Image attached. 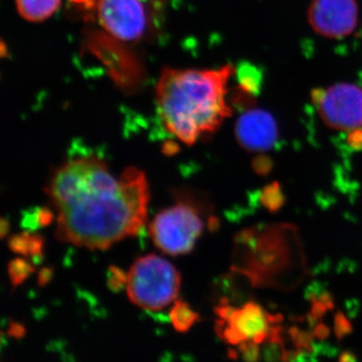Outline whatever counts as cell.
<instances>
[{"label":"cell","instance_id":"cell-1","mask_svg":"<svg viewBox=\"0 0 362 362\" xmlns=\"http://www.w3.org/2000/svg\"><path fill=\"white\" fill-rule=\"evenodd\" d=\"M47 194L57 211L58 240L89 250L137 235L150 197L143 171L128 168L115 175L96 156L66 161L49 180Z\"/></svg>","mask_w":362,"mask_h":362},{"label":"cell","instance_id":"cell-10","mask_svg":"<svg viewBox=\"0 0 362 362\" xmlns=\"http://www.w3.org/2000/svg\"><path fill=\"white\" fill-rule=\"evenodd\" d=\"M21 18L30 23H40L51 18L61 6V0H16Z\"/></svg>","mask_w":362,"mask_h":362},{"label":"cell","instance_id":"cell-8","mask_svg":"<svg viewBox=\"0 0 362 362\" xmlns=\"http://www.w3.org/2000/svg\"><path fill=\"white\" fill-rule=\"evenodd\" d=\"M357 18L356 0H313L308 9L312 28L330 39H341L354 33Z\"/></svg>","mask_w":362,"mask_h":362},{"label":"cell","instance_id":"cell-4","mask_svg":"<svg viewBox=\"0 0 362 362\" xmlns=\"http://www.w3.org/2000/svg\"><path fill=\"white\" fill-rule=\"evenodd\" d=\"M180 274L168 259L150 254L136 259L126 275V291L133 304L159 311L180 294Z\"/></svg>","mask_w":362,"mask_h":362},{"label":"cell","instance_id":"cell-3","mask_svg":"<svg viewBox=\"0 0 362 362\" xmlns=\"http://www.w3.org/2000/svg\"><path fill=\"white\" fill-rule=\"evenodd\" d=\"M216 332L228 344L237 347L247 362L258 359L259 346L280 341L281 317L269 313L261 305L247 302L240 307L220 305L216 309Z\"/></svg>","mask_w":362,"mask_h":362},{"label":"cell","instance_id":"cell-18","mask_svg":"<svg viewBox=\"0 0 362 362\" xmlns=\"http://www.w3.org/2000/svg\"><path fill=\"white\" fill-rule=\"evenodd\" d=\"M70 1L85 11H93L97 7L98 0H70Z\"/></svg>","mask_w":362,"mask_h":362},{"label":"cell","instance_id":"cell-5","mask_svg":"<svg viewBox=\"0 0 362 362\" xmlns=\"http://www.w3.org/2000/svg\"><path fill=\"white\" fill-rule=\"evenodd\" d=\"M204 228L201 209L192 202H178L156 214L150 223L149 233L162 252L180 256L194 249Z\"/></svg>","mask_w":362,"mask_h":362},{"label":"cell","instance_id":"cell-7","mask_svg":"<svg viewBox=\"0 0 362 362\" xmlns=\"http://www.w3.org/2000/svg\"><path fill=\"white\" fill-rule=\"evenodd\" d=\"M96 11L104 30L115 39L133 42L144 35L146 11L140 0H98Z\"/></svg>","mask_w":362,"mask_h":362},{"label":"cell","instance_id":"cell-17","mask_svg":"<svg viewBox=\"0 0 362 362\" xmlns=\"http://www.w3.org/2000/svg\"><path fill=\"white\" fill-rule=\"evenodd\" d=\"M272 162L266 156H259L256 159V162H255V169L259 173H263V175H265V173L270 170Z\"/></svg>","mask_w":362,"mask_h":362},{"label":"cell","instance_id":"cell-6","mask_svg":"<svg viewBox=\"0 0 362 362\" xmlns=\"http://www.w3.org/2000/svg\"><path fill=\"white\" fill-rule=\"evenodd\" d=\"M312 101L331 129L350 132L362 127V89L358 86L339 83L316 89Z\"/></svg>","mask_w":362,"mask_h":362},{"label":"cell","instance_id":"cell-14","mask_svg":"<svg viewBox=\"0 0 362 362\" xmlns=\"http://www.w3.org/2000/svg\"><path fill=\"white\" fill-rule=\"evenodd\" d=\"M261 202L269 211H275L280 209L284 202L280 185L273 183L264 188L261 194Z\"/></svg>","mask_w":362,"mask_h":362},{"label":"cell","instance_id":"cell-16","mask_svg":"<svg viewBox=\"0 0 362 362\" xmlns=\"http://www.w3.org/2000/svg\"><path fill=\"white\" fill-rule=\"evenodd\" d=\"M347 142L354 148L362 149V128L350 131Z\"/></svg>","mask_w":362,"mask_h":362},{"label":"cell","instance_id":"cell-11","mask_svg":"<svg viewBox=\"0 0 362 362\" xmlns=\"http://www.w3.org/2000/svg\"><path fill=\"white\" fill-rule=\"evenodd\" d=\"M235 71L240 92L247 97L257 96L263 83V75L258 66L247 63L242 64Z\"/></svg>","mask_w":362,"mask_h":362},{"label":"cell","instance_id":"cell-15","mask_svg":"<svg viewBox=\"0 0 362 362\" xmlns=\"http://www.w3.org/2000/svg\"><path fill=\"white\" fill-rule=\"evenodd\" d=\"M33 272V267L25 259H16L9 265V276L13 285L21 284Z\"/></svg>","mask_w":362,"mask_h":362},{"label":"cell","instance_id":"cell-13","mask_svg":"<svg viewBox=\"0 0 362 362\" xmlns=\"http://www.w3.org/2000/svg\"><path fill=\"white\" fill-rule=\"evenodd\" d=\"M9 246L14 252H20L23 255H37L40 254L42 250V240L37 235L23 233V235H16L9 243Z\"/></svg>","mask_w":362,"mask_h":362},{"label":"cell","instance_id":"cell-2","mask_svg":"<svg viewBox=\"0 0 362 362\" xmlns=\"http://www.w3.org/2000/svg\"><path fill=\"white\" fill-rule=\"evenodd\" d=\"M235 68L216 70L164 68L156 85V101L168 132L187 145L211 134L230 115L226 89Z\"/></svg>","mask_w":362,"mask_h":362},{"label":"cell","instance_id":"cell-12","mask_svg":"<svg viewBox=\"0 0 362 362\" xmlns=\"http://www.w3.org/2000/svg\"><path fill=\"white\" fill-rule=\"evenodd\" d=\"M169 316L173 327L180 332H187L199 320V314L192 310L189 305L181 300L175 301Z\"/></svg>","mask_w":362,"mask_h":362},{"label":"cell","instance_id":"cell-9","mask_svg":"<svg viewBox=\"0 0 362 362\" xmlns=\"http://www.w3.org/2000/svg\"><path fill=\"white\" fill-rule=\"evenodd\" d=\"M235 137L243 148L251 152H265L278 141V126L267 111L251 109L245 112L235 123Z\"/></svg>","mask_w":362,"mask_h":362}]
</instances>
